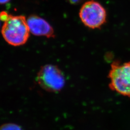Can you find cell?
<instances>
[{
	"instance_id": "cell-4",
	"label": "cell",
	"mask_w": 130,
	"mask_h": 130,
	"mask_svg": "<svg viewBox=\"0 0 130 130\" xmlns=\"http://www.w3.org/2000/svg\"><path fill=\"white\" fill-rule=\"evenodd\" d=\"M37 80L42 88L49 92L58 91L65 84L63 73L57 67L53 65L43 67L38 74Z\"/></svg>"
},
{
	"instance_id": "cell-7",
	"label": "cell",
	"mask_w": 130,
	"mask_h": 130,
	"mask_svg": "<svg viewBox=\"0 0 130 130\" xmlns=\"http://www.w3.org/2000/svg\"><path fill=\"white\" fill-rule=\"evenodd\" d=\"M9 14H8L7 12L3 11L1 12L0 13V20H1L3 21H4L7 19Z\"/></svg>"
},
{
	"instance_id": "cell-9",
	"label": "cell",
	"mask_w": 130,
	"mask_h": 130,
	"mask_svg": "<svg viewBox=\"0 0 130 130\" xmlns=\"http://www.w3.org/2000/svg\"><path fill=\"white\" fill-rule=\"evenodd\" d=\"M10 0H0V5H4L8 3Z\"/></svg>"
},
{
	"instance_id": "cell-8",
	"label": "cell",
	"mask_w": 130,
	"mask_h": 130,
	"mask_svg": "<svg viewBox=\"0 0 130 130\" xmlns=\"http://www.w3.org/2000/svg\"><path fill=\"white\" fill-rule=\"evenodd\" d=\"M68 2H69L71 4L73 5H77L81 3L84 0H67Z\"/></svg>"
},
{
	"instance_id": "cell-2",
	"label": "cell",
	"mask_w": 130,
	"mask_h": 130,
	"mask_svg": "<svg viewBox=\"0 0 130 130\" xmlns=\"http://www.w3.org/2000/svg\"><path fill=\"white\" fill-rule=\"evenodd\" d=\"M108 78L109 87L121 95L130 98V61L112 63Z\"/></svg>"
},
{
	"instance_id": "cell-5",
	"label": "cell",
	"mask_w": 130,
	"mask_h": 130,
	"mask_svg": "<svg viewBox=\"0 0 130 130\" xmlns=\"http://www.w3.org/2000/svg\"><path fill=\"white\" fill-rule=\"evenodd\" d=\"M30 32L34 35L53 38L54 31L51 26L45 20L36 15H30L27 20Z\"/></svg>"
},
{
	"instance_id": "cell-1",
	"label": "cell",
	"mask_w": 130,
	"mask_h": 130,
	"mask_svg": "<svg viewBox=\"0 0 130 130\" xmlns=\"http://www.w3.org/2000/svg\"><path fill=\"white\" fill-rule=\"evenodd\" d=\"M29 32L27 20L24 16H14L10 14L5 21L2 29L5 41L14 46L26 43L29 36Z\"/></svg>"
},
{
	"instance_id": "cell-3",
	"label": "cell",
	"mask_w": 130,
	"mask_h": 130,
	"mask_svg": "<svg viewBox=\"0 0 130 130\" xmlns=\"http://www.w3.org/2000/svg\"><path fill=\"white\" fill-rule=\"evenodd\" d=\"M79 15L84 25L92 29L101 27L107 19L106 10L100 3L93 0L86 2L83 5Z\"/></svg>"
},
{
	"instance_id": "cell-6",
	"label": "cell",
	"mask_w": 130,
	"mask_h": 130,
	"mask_svg": "<svg viewBox=\"0 0 130 130\" xmlns=\"http://www.w3.org/2000/svg\"><path fill=\"white\" fill-rule=\"evenodd\" d=\"M0 130H22L20 126L13 123L5 124L0 127Z\"/></svg>"
}]
</instances>
